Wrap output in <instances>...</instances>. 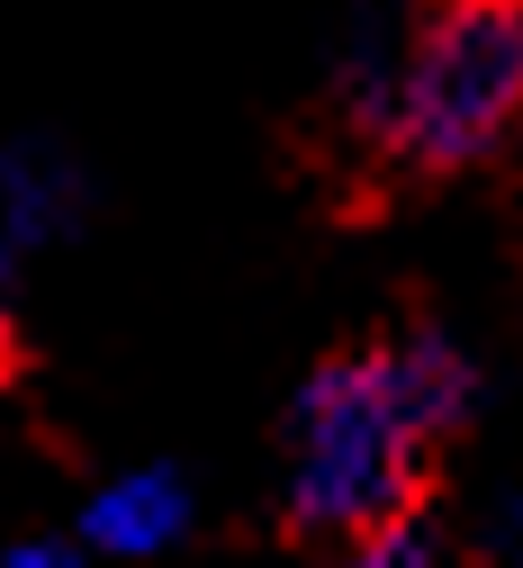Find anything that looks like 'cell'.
Listing matches in <instances>:
<instances>
[{
	"label": "cell",
	"mask_w": 523,
	"mask_h": 568,
	"mask_svg": "<svg viewBox=\"0 0 523 568\" xmlns=\"http://www.w3.org/2000/svg\"><path fill=\"white\" fill-rule=\"evenodd\" d=\"M470 362L424 316H380L343 334L298 379L280 460V541L308 559L380 568L452 496L470 443Z\"/></svg>",
	"instance_id": "1"
},
{
	"label": "cell",
	"mask_w": 523,
	"mask_h": 568,
	"mask_svg": "<svg viewBox=\"0 0 523 568\" xmlns=\"http://www.w3.org/2000/svg\"><path fill=\"white\" fill-rule=\"evenodd\" d=\"M505 163H523V0H415L406 37L298 118V172L343 226Z\"/></svg>",
	"instance_id": "2"
},
{
	"label": "cell",
	"mask_w": 523,
	"mask_h": 568,
	"mask_svg": "<svg viewBox=\"0 0 523 568\" xmlns=\"http://www.w3.org/2000/svg\"><path fill=\"white\" fill-rule=\"evenodd\" d=\"M100 524H109V532H163V524H172V496H163V487H154V496H127V506H109Z\"/></svg>",
	"instance_id": "3"
},
{
	"label": "cell",
	"mask_w": 523,
	"mask_h": 568,
	"mask_svg": "<svg viewBox=\"0 0 523 568\" xmlns=\"http://www.w3.org/2000/svg\"><path fill=\"white\" fill-rule=\"evenodd\" d=\"M19 379H28V334L10 316V298H0V388H19Z\"/></svg>",
	"instance_id": "4"
}]
</instances>
